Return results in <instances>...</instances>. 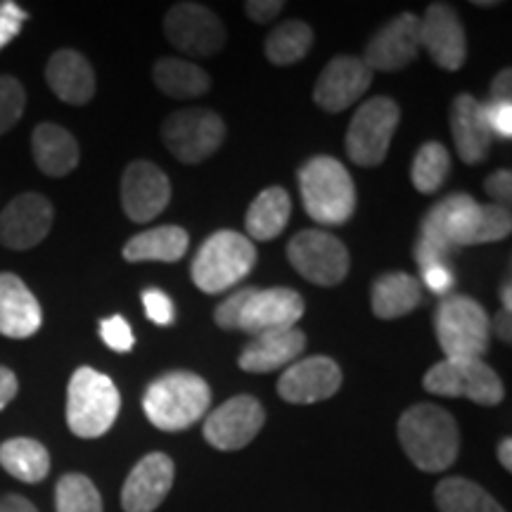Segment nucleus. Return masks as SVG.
Returning a JSON list of instances; mask_svg holds the SVG:
<instances>
[{
	"mask_svg": "<svg viewBox=\"0 0 512 512\" xmlns=\"http://www.w3.org/2000/svg\"><path fill=\"white\" fill-rule=\"evenodd\" d=\"M152 76H155L159 91L176 100L200 98V95L209 93L211 88L209 74L202 67H197V64L181 60V57H162V60H157Z\"/></svg>",
	"mask_w": 512,
	"mask_h": 512,
	"instance_id": "obj_29",
	"label": "nucleus"
},
{
	"mask_svg": "<svg viewBox=\"0 0 512 512\" xmlns=\"http://www.w3.org/2000/svg\"><path fill=\"white\" fill-rule=\"evenodd\" d=\"M370 83H373V69L361 57L339 55L320 72L313 88V100L320 110L330 114L344 112L368 93Z\"/></svg>",
	"mask_w": 512,
	"mask_h": 512,
	"instance_id": "obj_15",
	"label": "nucleus"
},
{
	"mask_svg": "<svg viewBox=\"0 0 512 512\" xmlns=\"http://www.w3.org/2000/svg\"><path fill=\"white\" fill-rule=\"evenodd\" d=\"M0 465L19 482L38 484L50 472V453L41 441L15 437L0 444Z\"/></svg>",
	"mask_w": 512,
	"mask_h": 512,
	"instance_id": "obj_30",
	"label": "nucleus"
},
{
	"mask_svg": "<svg viewBox=\"0 0 512 512\" xmlns=\"http://www.w3.org/2000/svg\"><path fill=\"white\" fill-rule=\"evenodd\" d=\"M174 460L166 453H150L133 467L121 489L126 512H155L174 486Z\"/></svg>",
	"mask_w": 512,
	"mask_h": 512,
	"instance_id": "obj_20",
	"label": "nucleus"
},
{
	"mask_svg": "<svg viewBox=\"0 0 512 512\" xmlns=\"http://www.w3.org/2000/svg\"><path fill=\"white\" fill-rule=\"evenodd\" d=\"M100 337L102 342L107 344L112 351H119V354H126V351L133 349L136 344V337H133L131 325L126 323V318L112 316L100 323Z\"/></svg>",
	"mask_w": 512,
	"mask_h": 512,
	"instance_id": "obj_36",
	"label": "nucleus"
},
{
	"mask_svg": "<svg viewBox=\"0 0 512 512\" xmlns=\"http://www.w3.org/2000/svg\"><path fill=\"white\" fill-rule=\"evenodd\" d=\"M427 392L448 399H470L479 406H498L505 389L496 370L484 358H444L422 377Z\"/></svg>",
	"mask_w": 512,
	"mask_h": 512,
	"instance_id": "obj_7",
	"label": "nucleus"
},
{
	"mask_svg": "<svg viewBox=\"0 0 512 512\" xmlns=\"http://www.w3.org/2000/svg\"><path fill=\"white\" fill-rule=\"evenodd\" d=\"M290 214H292V200L287 195V190L278 188H266L261 195L254 197V202L249 204L247 209V233L249 240H261L268 242L273 238H278L283 233L287 223H290Z\"/></svg>",
	"mask_w": 512,
	"mask_h": 512,
	"instance_id": "obj_28",
	"label": "nucleus"
},
{
	"mask_svg": "<svg viewBox=\"0 0 512 512\" xmlns=\"http://www.w3.org/2000/svg\"><path fill=\"white\" fill-rule=\"evenodd\" d=\"M17 389H19L17 375L12 373L10 368L0 366V411L10 406V401L17 396Z\"/></svg>",
	"mask_w": 512,
	"mask_h": 512,
	"instance_id": "obj_44",
	"label": "nucleus"
},
{
	"mask_svg": "<svg viewBox=\"0 0 512 512\" xmlns=\"http://www.w3.org/2000/svg\"><path fill=\"white\" fill-rule=\"evenodd\" d=\"M342 387V370L328 356H309L304 361H294L280 375L278 394L287 403H318L332 399Z\"/></svg>",
	"mask_w": 512,
	"mask_h": 512,
	"instance_id": "obj_18",
	"label": "nucleus"
},
{
	"mask_svg": "<svg viewBox=\"0 0 512 512\" xmlns=\"http://www.w3.org/2000/svg\"><path fill=\"white\" fill-rule=\"evenodd\" d=\"M143 306L147 311V318L155 325H171L176 318L174 302L169 299V294L162 290H145L143 292Z\"/></svg>",
	"mask_w": 512,
	"mask_h": 512,
	"instance_id": "obj_38",
	"label": "nucleus"
},
{
	"mask_svg": "<svg viewBox=\"0 0 512 512\" xmlns=\"http://www.w3.org/2000/svg\"><path fill=\"white\" fill-rule=\"evenodd\" d=\"M27 22V12L15 3H0V50L19 34L22 24Z\"/></svg>",
	"mask_w": 512,
	"mask_h": 512,
	"instance_id": "obj_40",
	"label": "nucleus"
},
{
	"mask_svg": "<svg viewBox=\"0 0 512 512\" xmlns=\"http://www.w3.org/2000/svg\"><path fill=\"white\" fill-rule=\"evenodd\" d=\"M171 183L157 164L136 159L126 166L121 176V207L136 223L157 219L169 207Z\"/></svg>",
	"mask_w": 512,
	"mask_h": 512,
	"instance_id": "obj_14",
	"label": "nucleus"
},
{
	"mask_svg": "<svg viewBox=\"0 0 512 512\" xmlns=\"http://www.w3.org/2000/svg\"><path fill=\"white\" fill-rule=\"evenodd\" d=\"M266 422L261 403L249 394H240L221 403L204 422V439L219 451H240L256 439Z\"/></svg>",
	"mask_w": 512,
	"mask_h": 512,
	"instance_id": "obj_12",
	"label": "nucleus"
},
{
	"mask_svg": "<svg viewBox=\"0 0 512 512\" xmlns=\"http://www.w3.org/2000/svg\"><path fill=\"white\" fill-rule=\"evenodd\" d=\"M190 235L181 226H159L145 233L133 235L124 245V259L131 264H143V261H162V264H174L181 261L188 252Z\"/></svg>",
	"mask_w": 512,
	"mask_h": 512,
	"instance_id": "obj_27",
	"label": "nucleus"
},
{
	"mask_svg": "<svg viewBox=\"0 0 512 512\" xmlns=\"http://www.w3.org/2000/svg\"><path fill=\"white\" fill-rule=\"evenodd\" d=\"M313 46V29L302 19L278 24L266 38V57L278 67L304 60Z\"/></svg>",
	"mask_w": 512,
	"mask_h": 512,
	"instance_id": "obj_32",
	"label": "nucleus"
},
{
	"mask_svg": "<svg viewBox=\"0 0 512 512\" xmlns=\"http://www.w3.org/2000/svg\"><path fill=\"white\" fill-rule=\"evenodd\" d=\"M399 441L403 453L422 472H444L460 453L456 418L434 403H418L401 415Z\"/></svg>",
	"mask_w": 512,
	"mask_h": 512,
	"instance_id": "obj_1",
	"label": "nucleus"
},
{
	"mask_svg": "<svg viewBox=\"0 0 512 512\" xmlns=\"http://www.w3.org/2000/svg\"><path fill=\"white\" fill-rule=\"evenodd\" d=\"M0 512H38V510H36V505L27 501L24 496L10 494V496L0 498Z\"/></svg>",
	"mask_w": 512,
	"mask_h": 512,
	"instance_id": "obj_46",
	"label": "nucleus"
},
{
	"mask_svg": "<svg viewBox=\"0 0 512 512\" xmlns=\"http://www.w3.org/2000/svg\"><path fill=\"white\" fill-rule=\"evenodd\" d=\"M27 107V93L15 76H0V136L8 133L22 119Z\"/></svg>",
	"mask_w": 512,
	"mask_h": 512,
	"instance_id": "obj_35",
	"label": "nucleus"
},
{
	"mask_svg": "<svg viewBox=\"0 0 512 512\" xmlns=\"http://www.w3.org/2000/svg\"><path fill=\"white\" fill-rule=\"evenodd\" d=\"M283 8H285L283 0H249V3H245L247 17L256 24L271 22V19H275L280 12H283Z\"/></svg>",
	"mask_w": 512,
	"mask_h": 512,
	"instance_id": "obj_42",
	"label": "nucleus"
},
{
	"mask_svg": "<svg viewBox=\"0 0 512 512\" xmlns=\"http://www.w3.org/2000/svg\"><path fill=\"white\" fill-rule=\"evenodd\" d=\"M211 406V389L200 375L174 370L147 387L143 411L162 432H183L204 418Z\"/></svg>",
	"mask_w": 512,
	"mask_h": 512,
	"instance_id": "obj_2",
	"label": "nucleus"
},
{
	"mask_svg": "<svg viewBox=\"0 0 512 512\" xmlns=\"http://www.w3.org/2000/svg\"><path fill=\"white\" fill-rule=\"evenodd\" d=\"M434 501L441 512H505L484 486L465 477H446L439 482Z\"/></svg>",
	"mask_w": 512,
	"mask_h": 512,
	"instance_id": "obj_31",
	"label": "nucleus"
},
{
	"mask_svg": "<svg viewBox=\"0 0 512 512\" xmlns=\"http://www.w3.org/2000/svg\"><path fill=\"white\" fill-rule=\"evenodd\" d=\"M46 81L57 98L67 105H86L95 95V74L91 62L76 50H57L48 60Z\"/></svg>",
	"mask_w": 512,
	"mask_h": 512,
	"instance_id": "obj_24",
	"label": "nucleus"
},
{
	"mask_svg": "<svg viewBox=\"0 0 512 512\" xmlns=\"http://www.w3.org/2000/svg\"><path fill=\"white\" fill-rule=\"evenodd\" d=\"M57 512H102L100 491L86 475L69 472L55 486Z\"/></svg>",
	"mask_w": 512,
	"mask_h": 512,
	"instance_id": "obj_34",
	"label": "nucleus"
},
{
	"mask_svg": "<svg viewBox=\"0 0 512 512\" xmlns=\"http://www.w3.org/2000/svg\"><path fill=\"white\" fill-rule=\"evenodd\" d=\"M494 332L498 337L503 339L505 344L512 342V330H510V313L508 311H498L496 318H494Z\"/></svg>",
	"mask_w": 512,
	"mask_h": 512,
	"instance_id": "obj_47",
	"label": "nucleus"
},
{
	"mask_svg": "<svg viewBox=\"0 0 512 512\" xmlns=\"http://www.w3.org/2000/svg\"><path fill=\"white\" fill-rule=\"evenodd\" d=\"M53 219L55 211L48 197L38 192L17 195L0 211V245L15 252L41 245L53 228Z\"/></svg>",
	"mask_w": 512,
	"mask_h": 512,
	"instance_id": "obj_13",
	"label": "nucleus"
},
{
	"mask_svg": "<svg viewBox=\"0 0 512 512\" xmlns=\"http://www.w3.org/2000/svg\"><path fill=\"white\" fill-rule=\"evenodd\" d=\"M306 349V335L302 330H278L256 335L240 354V368L245 373H273L297 361Z\"/></svg>",
	"mask_w": 512,
	"mask_h": 512,
	"instance_id": "obj_23",
	"label": "nucleus"
},
{
	"mask_svg": "<svg viewBox=\"0 0 512 512\" xmlns=\"http://www.w3.org/2000/svg\"><path fill=\"white\" fill-rule=\"evenodd\" d=\"M401 121V110L392 98H370L351 119L347 131V155L358 166H380Z\"/></svg>",
	"mask_w": 512,
	"mask_h": 512,
	"instance_id": "obj_8",
	"label": "nucleus"
},
{
	"mask_svg": "<svg viewBox=\"0 0 512 512\" xmlns=\"http://www.w3.org/2000/svg\"><path fill=\"white\" fill-rule=\"evenodd\" d=\"M287 259L294 271L313 285L335 287L349 273V249L323 230H302L287 245Z\"/></svg>",
	"mask_w": 512,
	"mask_h": 512,
	"instance_id": "obj_10",
	"label": "nucleus"
},
{
	"mask_svg": "<svg viewBox=\"0 0 512 512\" xmlns=\"http://www.w3.org/2000/svg\"><path fill=\"white\" fill-rule=\"evenodd\" d=\"M164 34L171 46L190 57H211L226 43V27L200 3H176L166 12Z\"/></svg>",
	"mask_w": 512,
	"mask_h": 512,
	"instance_id": "obj_11",
	"label": "nucleus"
},
{
	"mask_svg": "<svg viewBox=\"0 0 512 512\" xmlns=\"http://www.w3.org/2000/svg\"><path fill=\"white\" fill-rule=\"evenodd\" d=\"M448 171H451V157L448 150L437 140H430L418 150V155L413 159L411 169V181L415 190L422 195H432L444 185Z\"/></svg>",
	"mask_w": 512,
	"mask_h": 512,
	"instance_id": "obj_33",
	"label": "nucleus"
},
{
	"mask_svg": "<svg viewBox=\"0 0 512 512\" xmlns=\"http://www.w3.org/2000/svg\"><path fill=\"white\" fill-rule=\"evenodd\" d=\"M43 325L38 299L15 273H0V335L10 339L34 337Z\"/></svg>",
	"mask_w": 512,
	"mask_h": 512,
	"instance_id": "obj_21",
	"label": "nucleus"
},
{
	"mask_svg": "<svg viewBox=\"0 0 512 512\" xmlns=\"http://www.w3.org/2000/svg\"><path fill=\"white\" fill-rule=\"evenodd\" d=\"M256 266L254 242L235 230L209 235L192 259V283L204 294H221L245 280Z\"/></svg>",
	"mask_w": 512,
	"mask_h": 512,
	"instance_id": "obj_5",
	"label": "nucleus"
},
{
	"mask_svg": "<svg viewBox=\"0 0 512 512\" xmlns=\"http://www.w3.org/2000/svg\"><path fill=\"white\" fill-rule=\"evenodd\" d=\"M422 280H425V285L437 294L448 292L453 285V275H451V271H448V266L425 268V271H422Z\"/></svg>",
	"mask_w": 512,
	"mask_h": 512,
	"instance_id": "obj_43",
	"label": "nucleus"
},
{
	"mask_svg": "<svg viewBox=\"0 0 512 512\" xmlns=\"http://www.w3.org/2000/svg\"><path fill=\"white\" fill-rule=\"evenodd\" d=\"M512 95V72L503 69L496 74L494 83H491V102H510Z\"/></svg>",
	"mask_w": 512,
	"mask_h": 512,
	"instance_id": "obj_45",
	"label": "nucleus"
},
{
	"mask_svg": "<svg viewBox=\"0 0 512 512\" xmlns=\"http://www.w3.org/2000/svg\"><path fill=\"white\" fill-rule=\"evenodd\" d=\"M484 190L486 195L498 200L501 207H508L510 197H512V174L508 169H498L484 181Z\"/></svg>",
	"mask_w": 512,
	"mask_h": 512,
	"instance_id": "obj_41",
	"label": "nucleus"
},
{
	"mask_svg": "<svg viewBox=\"0 0 512 512\" xmlns=\"http://www.w3.org/2000/svg\"><path fill=\"white\" fill-rule=\"evenodd\" d=\"M121 396L112 377L88 366L76 368L67 389V425L76 437L98 439L112 430Z\"/></svg>",
	"mask_w": 512,
	"mask_h": 512,
	"instance_id": "obj_4",
	"label": "nucleus"
},
{
	"mask_svg": "<svg viewBox=\"0 0 512 512\" xmlns=\"http://www.w3.org/2000/svg\"><path fill=\"white\" fill-rule=\"evenodd\" d=\"M304 316V299L290 287H271V290H252L242 306L238 330L249 335L297 328Z\"/></svg>",
	"mask_w": 512,
	"mask_h": 512,
	"instance_id": "obj_16",
	"label": "nucleus"
},
{
	"mask_svg": "<svg viewBox=\"0 0 512 512\" xmlns=\"http://www.w3.org/2000/svg\"><path fill=\"white\" fill-rule=\"evenodd\" d=\"M299 190L306 214L323 226H342L356 211V185L347 166L335 157H313L299 169Z\"/></svg>",
	"mask_w": 512,
	"mask_h": 512,
	"instance_id": "obj_3",
	"label": "nucleus"
},
{
	"mask_svg": "<svg viewBox=\"0 0 512 512\" xmlns=\"http://www.w3.org/2000/svg\"><path fill=\"white\" fill-rule=\"evenodd\" d=\"M498 460H501V465L505 470H512V441L510 439H503L501 444H498Z\"/></svg>",
	"mask_w": 512,
	"mask_h": 512,
	"instance_id": "obj_48",
	"label": "nucleus"
},
{
	"mask_svg": "<svg viewBox=\"0 0 512 512\" xmlns=\"http://www.w3.org/2000/svg\"><path fill=\"white\" fill-rule=\"evenodd\" d=\"M254 287H242V290H238L235 294H230V297L223 299V302L219 304V309L214 311V320L216 325L223 330H238V320H240V311L242 306H245V302L249 299V294H252Z\"/></svg>",
	"mask_w": 512,
	"mask_h": 512,
	"instance_id": "obj_37",
	"label": "nucleus"
},
{
	"mask_svg": "<svg viewBox=\"0 0 512 512\" xmlns=\"http://www.w3.org/2000/svg\"><path fill=\"white\" fill-rule=\"evenodd\" d=\"M434 330L446 358H482L489 349V316L482 304L465 294H451L439 304Z\"/></svg>",
	"mask_w": 512,
	"mask_h": 512,
	"instance_id": "obj_6",
	"label": "nucleus"
},
{
	"mask_svg": "<svg viewBox=\"0 0 512 512\" xmlns=\"http://www.w3.org/2000/svg\"><path fill=\"white\" fill-rule=\"evenodd\" d=\"M422 22V48L446 72H458L467 60V38L465 27L458 12L446 3H432L427 8Z\"/></svg>",
	"mask_w": 512,
	"mask_h": 512,
	"instance_id": "obj_19",
	"label": "nucleus"
},
{
	"mask_svg": "<svg viewBox=\"0 0 512 512\" xmlns=\"http://www.w3.org/2000/svg\"><path fill=\"white\" fill-rule=\"evenodd\" d=\"M31 150H34L36 166L50 178H62L79 166V143L67 128L57 124H38L31 136Z\"/></svg>",
	"mask_w": 512,
	"mask_h": 512,
	"instance_id": "obj_25",
	"label": "nucleus"
},
{
	"mask_svg": "<svg viewBox=\"0 0 512 512\" xmlns=\"http://www.w3.org/2000/svg\"><path fill=\"white\" fill-rule=\"evenodd\" d=\"M373 313L380 320H394L413 313L422 304V283L408 273H384L370 290Z\"/></svg>",
	"mask_w": 512,
	"mask_h": 512,
	"instance_id": "obj_26",
	"label": "nucleus"
},
{
	"mask_svg": "<svg viewBox=\"0 0 512 512\" xmlns=\"http://www.w3.org/2000/svg\"><path fill=\"white\" fill-rule=\"evenodd\" d=\"M226 124L211 110H178L162 124L166 150L183 164H200L219 150Z\"/></svg>",
	"mask_w": 512,
	"mask_h": 512,
	"instance_id": "obj_9",
	"label": "nucleus"
},
{
	"mask_svg": "<svg viewBox=\"0 0 512 512\" xmlns=\"http://www.w3.org/2000/svg\"><path fill=\"white\" fill-rule=\"evenodd\" d=\"M484 119L491 136L512 138V102H484Z\"/></svg>",
	"mask_w": 512,
	"mask_h": 512,
	"instance_id": "obj_39",
	"label": "nucleus"
},
{
	"mask_svg": "<svg viewBox=\"0 0 512 512\" xmlns=\"http://www.w3.org/2000/svg\"><path fill=\"white\" fill-rule=\"evenodd\" d=\"M422 50V22L413 12H403L392 22L384 24L370 38L363 62L377 72H399L408 67Z\"/></svg>",
	"mask_w": 512,
	"mask_h": 512,
	"instance_id": "obj_17",
	"label": "nucleus"
},
{
	"mask_svg": "<svg viewBox=\"0 0 512 512\" xmlns=\"http://www.w3.org/2000/svg\"><path fill=\"white\" fill-rule=\"evenodd\" d=\"M501 302H503V311H512V287L510 280H505V285L501 287Z\"/></svg>",
	"mask_w": 512,
	"mask_h": 512,
	"instance_id": "obj_49",
	"label": "nucleus"
},
{
	"mask_svg": "<svg viewBox=\"0 0 512 512\" xmlns=\"http://www.w3.org/2000/svg\"><path fill=\"white\" fill-rule=\"evenodd\" d=\"M451 133L456 140L458 157L465 164H479L489 157L491 131L486 126L484 107L470 93L458 95L451 107Z\"/></svg>",
	"mask_w": 512,
	"mask_h": 512,
	"instance_id": "obj_22",
	"label": "nucleus"
}]
</instances>
